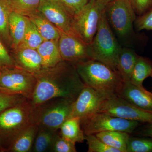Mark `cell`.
I'll return each instance as SVG.
<instances>
[{
    "label": "cell",
    "instance_id": "10",
    "mask_svg": "<svg viewBox=\"0 0 152 152\" xmlns=\"http://www.w3.org/2000/svg\"><path fill=\"white\" fill-rule=\"evenodd\" d=\"M98 113L140 123L152 124V111L140 108L117 96L107 99Z\"/></svg>",
    "mask_w": 152,
    "mask_h": 152
},
{
    "label": "cell",
    "instance_id": "28",
    "mask_svg": "<svg viewBox=\"0 0 152 152\" xmlns=\"http://www.w3.org/2000/svg\"><path fill=\"white\" fill-rule=\"evenodd\" d=\"M127 152H152V138H142L130 136Z\"/></svg>",
    "mask_w": 152,
    "mask_h": 152
},
{
    "label": "cell",
    "instance_id": "34",
    "mask_svg": "<svg viewBox=\"0 0 152 152\" xmlns=\"http://www.w3.org/2000/svg\"><path fill=\"white\" fill-rule=\"evenodd\" d=\"M73 16L78 13L90 0H61Z\"/></svg>",
    "mask_w": 152,
    "mask_h": 152
},
{
    "label": "cell",
    "instance_id": "21",
    "mask_svg": "<svg viewBox=\"0 0 152 152\" xmlns=\"http://www.w3.org/2000/svg\"><path fill=\"white\" fill-rule=\"evenodd\" d=\"M60 130L62 137L75 143L83 142L86 140L79 117L69 118L61 126Z\"/></svg>",
    "mask_w": 152,
    "mask_h": 152
},
{
    "label": "cell",
    "instance_id": "9",
    "mask_svg": "<svg viewBox=\"0 0 152 152\" xmlns=\"http://www.w3.org/2000/svg\"><path fill=\"white\" fill-rule=\"evenodd\" d=\"M141 123L97 113L81 121V126L85 134H96L107 131H120L131 134Z\"/></svg>",
    "mask_w": 152,
    "mask_h": 152
},
{
    "label": "cell",
    "instance_id": "6",
    "mask_svg": "<svg viewBox=\"0 0 152 152\" xmlns=\"http://www.w3.org/2000/svg\"><path fill=\"white\" fill-rule=\"evenodd\" d=\"M74 102L65 98H56L32 105L33 124L39 128L58 132L69 118Z\"/></svg>",
    "mask_w": 152,
    "mask_h": 152
},
{
    "label": "cell",
    "instance_id": "36",
    "mask_svg": "<svg viewBox=\"0 0 152 152\" xmlns=\"http://www.w3.org/2000/svg\"><path fill=\"white\" fill-rule=\"evenodd\" d=\"M139 134L145 137L152 138V124H148L142 129Z\"/></svg>",
    "mask_w": 152,
    "mask_h": 152
},
{
    "label": "cell",
    "instance_id": "33",
    "mask_svg": "<svg viewBox=\"0 0 152 152\" xmlns=\"http://www.w3.org/2000/svg\"><path fill=\"white\" fill-rule=\"evenodd\" d=\"M17 66L4 43L0 39V70Z\"/></svg>",
    "mask_w": 152,
    "mask_h": 152
},
{
    "label": "cell",
    "instance_id": "26",
    "mask_svg": "<svg viewBox=\"0 0 152 152\" xmlns=\"http://www.w3.org/2000/svg\"><path fill=\"white\" fill-rule=\"evenodd\" d=\"M44 41L43 38L38 31L36 26L30 20L24 38L18 48L25 47L37 50Z\"/></svg>",
    "mask_w": 152,
    "mask_h": 152
},
{
    "label": "cell",
    "instance_id": "4",
    "mask_svg": "<svg viewBox=\"0 0 152 152\" xmlns=\"http://www.w3.org/2000/svg\"><path fill=\"white\" fill-rule=\"evenodd\" d=\"M33 105L27 100L0 113V142L7 151L17 137L33 124Z\"/></svg>",
    "mask_w": 152,
    "mask_h": 152
},
{
    "label": "cell",
    "instance_id": "25",
    "mask_svg": "<svg viewBox=\"0 0 152 152\" xmlns=\"http://www.w3.org/2000/svg\"><path fill=\"white\" fill-rule=\"evenodd\" d=\"M57 132L39 128L32 152L50 151L53 142L58 134Z\"/></svg>",
    "mask_w": 152,
    "mask_h": 152
},
{
    "label": "cell",
    "instance_id": "31",
    "mask_svg": "<svg viewBox=\"0 0 152 152\" xmlns=\"http://www.w3.org/2000/svg\"><path fill=\"white\" fill-rule=\"evenodd\" d=\"M75 144L58 134L53 142L50 152H76Z\"/></svg>",
    "mask_w": 152,
    "mask_h": 152
},
{
    "label": "cell",
    "instance_id": "24",
    "mask_svg": "<svg viewBox=\"0 0 152 152\" xmlns=\"http://www.w3.org/2000/svg\"><path fill=\"white\" fill-rule=\"evenodd\" d=\"M148 77H152V62L149 59L139 56L130 81L142 86L143 82Z\"/></svg>",
    "mask_w": 152,
    "mask_h": 152
},
{
    "label": "cell",
    "instance_id": "19",
    "mask_svg": "<svg viewBox=\"0 0 152 152\" xmlns=\"http://www.w3.org/2000/svg\"><path fill=\"white\" fill-rule=\"evenodd\" d=\"M38 130L39 127L36 124L30 125L17 137L7 151L12 152L32 151Z\"/></svg>",
    "mask_w": 152,
    "mask_h": 152
},
{
    "label": "cell",
    "instance_id": "2",
    "mask_svg": "<svg viewBox=\"0 0 152 152\" xmlns=\"http://www.w3.org/2000/svg\"><path fill=\"white\" fill-rule=\"evenodd\" d=\"M75 65L86 86L97 91L107 99L117 96L124 81L117 70L94 59Z\"/></svg>",
    "mask_w": 152,
    "mask_h": 152
},
{
    "label": "cell",
    "instance_id": "1",
    "mask_svg": "<svg viewBox=\"0 0 152 152\" xmlns=\"http://www.w3.org/2000/svg\"><path fill=\"white\" fill-rule=\"evenodd\" d=\"M35 75V90L30 101L33 105L56 98L75 101L85 86L75 65L66 61H62L53 67L44 69Z\"/></svg>",
    "mask_w": 152,
    "mask_h": 152
},
{
    "label": "cell",
    "instance_id": "3",
    "mask_svg": "<svg viewBox=\"0 0 152 152\" xmlns=\"http://www.w3.org/2000/svg\"><path fill=\"white\" fill-rule=\"evenodd\" d=\"M104 11L120 45L130 48L135 35L134 23L137 15L129 0H114L106 5Z\"/></svg>",
    "mask_w": 152,
    "mask_h": 152
},
{
    "label": "cell",
    "instance_id": "12",
    "mask_svg": "<svg viewBox=\"0 0 152 152\" xmlns=\"http://www.w3.org/2000/svg\"><path fill=\"white\" fill-rule=\"evenodd\" d=\"M107 99L101 93L85 85L73 103L69 118L79 117L81 121L86 119L98 113Z\"/></svg>",
    "mask_w": 152,
    "mask_h": 152
},
{
    "label": "cell",
    "instance_id": "8",
    "mask_svg": "<svg viewBox=\"0 0 152 152\" xmlns=\"http://www.w3.org/2000/svg\"><path fill=\"white\" fill-rule=\"evenodd\" d=\"M105 7L97 0H90L83 8L73 17L72 31L74 35L85 43L91 44L96 33Z\"/></svg>",
    "mask_w": 152,
    "mask_h": 152
},
{
    "label": "cell",
    "instance_id": "37",
    "mask_svg": "<svg viewBox=\"0 0 152 152\" xmlns=\"http://www.w3.org/2000/svg\"><path fill=\"white\" fill-rule=\"evenodd\" d=\"M101 4L104 5V6H106V5L108 3L112 1H114V0H97Z\"/></svg>",
    "mask_w": 152,
    "mask_h": 152
},
{
    "label": "cell",
    "instance_id": "16",
    "mask_svg": "<svg viewBox=\"0 0 152 152\" xmlns=\"http://www.w3.org/2000/svg\"><path fill=\"white\" fill-rule=\"evenodd\" d=\"M28 17L12 11L9 19V28L12 40V48L16 50L22 44L27 29Z\"/></svg>",
    "mask_w": 152,
    "mask_h": 152
},
{
    "label": "cell",
    "instance_id": "15",
    "mask_svg": "<svg viewBox=\"0 0 152 152\" xmlns=\"http://www.w3.org/2000/svg\"><path fill=\"white\" fill-rule=\"evenodd\" d=\"M14 59L17 66L34 75L44 69L42 58L35 49L19 47L15 50Z\"/></svg>",
    "mask_w": 152,
    "mask_h": 152
},
{
    "label": "cell",
    "instance_id": "22",
    "mask_svg": "<svg viewBox=\"0 0 152 152\" xmlns=\"http://www.w3.org/2000/svg\"><path fill=\"white\" fill-rule=\"evenodd\" d=\"M95 135L109 146L118 150L120 152H127V145L130 137L129 133L120 131H107Z\"/></svg>",
    "mask_w": 152,
    "mask_h": 152
},
{
    "label": "cell",
    "instance_id": "5",
    "mask_svg": "<svg viewBox=\"0 0 152 152\" xmlns=\"http://www.w3.org/2000/svg\"><path fill=\"white\" fill-rule=\"evenodd\" d=\"M89 45L92 59L116 70L117 60L122 47L112 31L104 10L101 15L96 35Z\"/></svg>",
    "mask_w": 152,
    "mask_h": 152
},
{
    "label": "cell",
    "instance_id": "11",
    "mask_svg": "<svg viewBox=\"0 0 152 152\" xmlns=\"http://www.w3.org/2000/svg\"><path fill=\"white\" fill-rule=\"evenodd\" d=\"M60 31L58 47L63 61L76 65L92 59L89 45L73 34Z\"/></svg>",
    "mask_w": 152,
    "mask_h": 152
},
{
    "label": "cell",
    "instance_id": "23",
    "mask_svg": "<svg viewBox=\"0 0 152 152\" xmlns=\"http://www.w3.org/2000/svg\"><path fill=\"white\" fill-rule=\"evenodd\" d=\"M12 10L9 0H0V39L8 48H12L9 28V19Z\"/></svg>",
    "mask_w": 152,
    "mask_h": 152
},
{
    "label": "cell",
    "instance_id": "35",
    "mask_svg": "<svg viewBox=\"0 0 152 152\" xmlns=\"http://www.w3.org/2000/svg\"><path fill=\"white\" fill-rule=\"evenodd\" d=\"M136 15H141L152 7V0H129Z\"/></svg>",
    "mask_w": 152,
    "mask_h": 152
},
{
    "label": "cell",
    "instance_id": "38",
    "mask_svg": "<svg viewBox=\"0 0 152 152\" xmlns=\"http://www.w3.org/2000/svg\"><path fill=\"white\" fill-rule=\"evenodd\" d=\"M4 150L2 147L1 145V142H0V152L4 151Z\"/></svg>",
    "mask_w": 152,
    "mask_h": 152
},
{
    "label": "cell",
    "instance_id": "27",
    "mask_svg": "<svg viewBox=\"0 0 152 152\" xmlns=\"http://www.w3.org/2000/svg\"><path fill=\"white\" fill-rule=\"evenodd\" d=\"M12 11L24 15L30 14L38 10L41 0H9Z\"/></svg>",
    "mask_w": 152,
    "mask_h": 152
},
{
    "label": "cell",
    "instance_id": "17",
    "mask_svg": "<svg viewBox=\"0 0 152 152\" xmlns=\"http://www.w3.org/2000/svg\"><path fill=\"white\" fill-rule=\"evenodd\" d=\"M139 56L129 47H122L118 57L116 70L124 81H130Z\"/></svg>",
    "mask_w": 152,
    "mask_h": 152
},
{
    "label": "cell",
    "instance_id": "18",
    "mask_svg": "<svg viewBox=\"0 0 152 152\" xmlns=\"http://www.w3.org/2000/svg\"><path fill=\"white\" fill-rule=\"evenodd\" d=\"M28 17L36 26L44 41H58L60 30L39 11L37 10L32 13Z\"/></svg>",
    "mask_w": 152,
    "mask_h": 152
},
{
    "label": "cell",
    "instance_id": "7",
    "mask_svg": "<svg viewBox=\"0 0 152 152\" xmlns=\"http://www.w3.org/2000/svg\"><path fill=\"white\" fill-rule=\"evenodd\" d=\"M37 84L35 75L19 67L0 70V91L32 99Z\"/></svg>",
    "mask_w": 152,
    "mask_h": 152
},
{
    "label": "cell",
    "instance_id": "20",
    "mask_svg": "<svg viewBox=\"0 0 152 152\" xmlns=\"http://www.w3.org/2000/svg\"><path fill=\"white\" fill-rule=\"evenodd\" d=\"M37 50L42 58L44 69L53 67L63 61L59 49L58 41H44Z\"/></svg>",
    "mask_w": 152,
    "mask_h": 152
},
{
    "label": "cell",
    "instance_id": "29",
    "mask_svg": "<svg viewBox=\"0 0 152 152\" xmlns=\"http://www.w3.org/2000/svg\"><path fill=\"white\" fill-rule=\"evenodd\" d=\"M85 139L88 148V152H120L106 145L95 134H86Z\"/></svg>",
    "mask_w": 152,
    "mask_h": 152
},
{
    "label": "cell",
    "instance_id": "30",
    "mask_svg": "<svg viewBox=\"0 0 152 152\" xmlns=\"http://www.w3.org/2000/svg\"><path fill=\"white\" fill-rule=\"evenodd\" d=\"M27 100L21 95L12 94L0 91V113Z\"/></svg>",
    "mask_w": 152,
    "mask_h": 152
},
{
    "label": "cell",
    "instance_id": "14",
    "mask_svg": "<svg viewBox=\"0 0 152 152\" xmlns=\"http://www.w3.org/2000/svg\"><path fill=\"white\" fill-rule=\"evenodd\" d=\"M117 96L144 110L152 111V93L143 86L123 81Z\"/></svg>",
    "mask_w": 152,
    "mask_h": 152
},
{
    "label": "cell",
    "instance_id": "13",
    "mask_svg": "<svg viewBox=\"0 0 152 152\" xmlns=\"http://www.w3.org/2000/svg\"><path fill=\"white\" fill-rule=\"evenodd\" d=\"M38 10L60 31L73 34L72 31L73 16L61 0H41Z\"/></svg>",
    "mask_w": 152,
    "mask_h": 152
},
{
    "label": "cell",
    "instance_id": "32",
    "mask_svg": "<svg viewBox=\"0 0 152 152\" xmlns=\"http://www.w3.org/2000/svg\"><path fill=\"white\" fill-rule=\"evenodd\" d=\"M137 31L152 30V7L146 12L137 17L134 23Z\"/></svg>",
    "mask_w": 152,
    "mask_h": 152
}]
</instances>
